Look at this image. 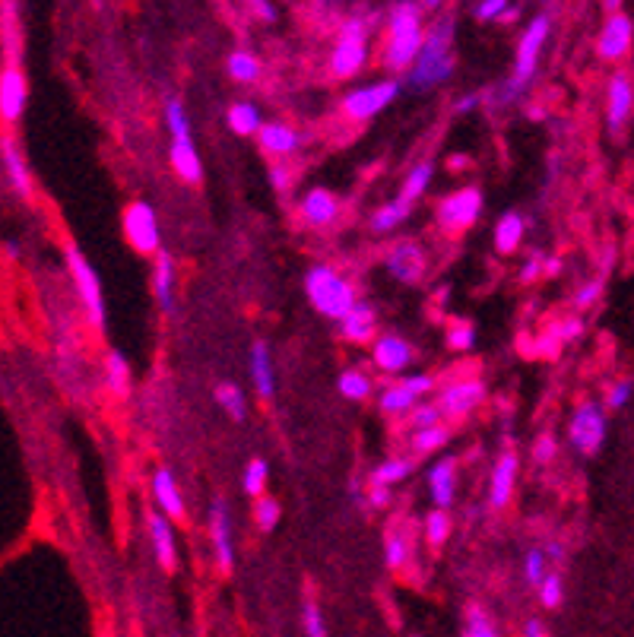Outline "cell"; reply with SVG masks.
I'll return each mask as SVG.
<instances>
[{"label":"cell","mask_w":634,"mask_h":637,"mask_svg":"<svg viewBox=\"0 0 634 637\" xmlns=\"http://www.w3.org/2000/svg\"><path fill=\"white\" fill-rule=\"evenodd\" d=\"M600 295H603V279H590V283H584L581 289H577L574 305H577V308H590Z\"/></svg>","instance_id":"obj_52"},{"label":"cell","mask_w":634,"mask_h":637,"mask_svg":"<svg viewBox=\"0 0 634 637\" xmlns=\"http://www.w3.org/2000/svg\"><path fill=\"white\" fill-rule=\"evenodd\" d=\"M0 48H4L7 67H20L23 23H20V4H16V0H4V4H0Z\"/></svg>","instance_id":"obj_16"},{"label":"cell","mask_w":634,"mask_h":637,"mask_svg":"<svg viewBox=\"0 0 634 637\" xmlns=\"http://www.w3.org/2000/svg\"><path fill=\"white\" fill-rule=\"evenodd\" d=\"M305 289H308V298L311 305L321 311L324 317H333V321H343V317L356 308V289H352V283H346V279L333 270V267H311L308 276H305Z\"/></svg>","instance_id":"obj_2"},{"label":"cell","mask_w":634,"mask_h":637,"mask_svg":"<svg viewBox=\"0 0 634 637\" xmlns=\"http://www.w3.org/2000/svg\"><path fill=\"white\" fill-rule=\"evenodd\" d=\"M631 111H634V83L628 73H612L606 86V124L612 134L625 130V124L631 121Z\"/></svg>","instance_id":"obj_14"},{"label":"cell","mask_w":634,"mask_h":637,"mask_svg":"<svg viewBox=\"0 0 634 637\" xmlns=\"http://www.w3.org/2000/svg\"><path fill=\"white\" fill-rule=\"evenodd\" d=\"M337 387H340L343 397H349V400H365L368 393H371V381H368V374H362V371H356V368L343 371V374H340V381H337Z\"/></svg>","instance_id":"obj_41"},{"label":"cell","mask_w":634,"mask_h":637,"mask_svg":"<svg viewBox=\"0 0 634 637\" xmlns=\"http://www.w3.org/2000/svg\"><path fill=\"white\" fill-rule=\"evenodd\" d=\"M67 257V270L73 276V283H77V292L83 298V308L89 314V321L96 324L99 330H105L108 321V311H105V295H102V283H99V273L92 270V264L83 257V251L77 245H67L64 251Z\"/></svg>","instance_id":"obj_5"},{"label":"cell","mask_w":634,"mask_h":637,"mask_svg":"<svg viewBox=\"0 0 634 637\" xmlns=\"http://www.w3.org/2000/svg\"><path fill=\"white\" fill-rule=\"evenodd\" d=\"M634 45V23L625 13H612L596 35V54L603 61H622Z\"/></svg>","instance_id":"obj_13"},{"label":"cell","mask_w":634,"mask_h":637,"mask_svg":"<svg viewBox=\"0 0 634 637\" xmlns=\"http://www.w3.org/2000/svg\"><path fill=\"white\" fill-rule=\"evenodd\" d=\"M302 625H305V637H327V625H324V615L317 603H305L302 609Z\"/></svg>","instance_id":"obj_48"},{"label":"cell","mask_w":634,"mask_h":637,"mask_svg":"<svg viewBox=\"0 0 634 637\" xmlns=\"http://www.w3.org/2000/svg\"><path fill=\"white\" fill-rule=\"evenodd\" d=\"M267 476H270L267 460H251L245 466V476H241V489H245V495H251V498H264Z\"/></svg>","instance_id":"obj_38"},{"label":"cell","mask_w":634,"mask_h":637,"mask_svg":"<svg viewBox=\"0 0 634 637\" xmlns=\"http://www.w3.org/2000/svg\"><path fill=\"white\" fill-rule=\"evenodd\" d=\"M149 536H153V546H156V558L165 571L175 568V536L169 520L159 517V514H149Z\"/></svg>","instance_id":"obj_28"},{"label":"cell","mask_w":634,"mask_h":637,"mask_svg":"<svg viewBox=\"0 0 634 637\" xmlns=\"http://www.w3.org/2000/svg\"><path fill=\"white\" fill-rule=\"evenodd\" d=\"M229 73L238 83H254L260 77V61L251 51H235L229 58Z\"/></svg>","instance_id":"obj_40"},{"label":"cell","mask_w":634,"mask_h":637,"mask_svg":"<svg viewBox=\"0 0 634 637\" xmlns=\"http://www.w3.org/2000/svg\"><path fill=\"white\" fill-rule=\"evenodd\" d=\"M124 235L140 254H159V219L156 210L143 200H134L124 210Z\"/></svg>","instance_id":"obj_9"},{"label":"cell","mask_w":634,"mask_h":637,"mask_svg":"<svg viewBox=\"0 0 634 637\" xmlns=\"http://www.w3.org/2000/svg\"><path fill=\"white\" fill-rule=\"evenodd\" d=\"M631 397H634V381H631V378L615 381V384L609 387V393H606L603 409H622V406H628Z\"/></svg>","instance_id":"obj_50"},{"label":"cell","mask_w":634,"mask_h":637,"mask_svg":"<svg viewBox=\"0 0 634 637\" xmlns=\"http://www.w3.org/2000/svg\"><path fill=\"white\" fill-rule=\"evenodd\" d=\"M390 498V489H384V485H371V492H368V501L375 504V508H384Z\"/></svg>","instance_id":"obj_59"},{"label":"cell","mask_w":634,"mask_h":637,"mask_svg":"<svg viewBox=\"0 0 634 637\" xmlns=\"http://www.w3.org/2000/svg\"><path fill=\"white\" fill-rule=\"evenodd\" d=\"M254 10H257L260 16H264V20H273V16H276V10H273L270 4H254Z\"/></svg>","instance_id":"obj_61"},{"label":"cell","mask_w":634,"mask_h":637,"mask_svg":"<svg viewBox=\"0 0 634 637\" xmlns=\"http://www.w3.org/2000/svg\"><path fill=\"white\" fill-rule=\"evenodd\" d=\"M251 378L264 400H270L276 393V378H273V362H270L267 343H254V349H251Z\"/></svg>","instance_id":"obj_25"},{"label":"cell","mask_w":634,"mask_h":637,"mask_svg":"<svg viewBox=\"0 0 634 637\" xmlns=\"http://www.w3.org/2000/svg\"><path fill=\"white\" fill-rule=\"evenodd\" d=\"M279 514H283V508H279V501L276 498H270V495H264L257 501V527L260 530H273L276 523H279Z\"/></svg>","instance_id":"obj_47"},{"label":"cell","mask_w":634,"mask_h":637,"mask_svg":"<svg viewBox=\"0 0 634 637\" xmlns=\"http://www.w3.org/2000/svg\"><path fill=\"white\" fill-rule=\"evenodd\" d=\"M165 121H169V130H172V165H175V172L184 181H200L203 165H200L197 146H194V137H191L188 115H184V105L178 99L165 102Z\"/></svg>","instance_id":"obj_4"},{"label":"cell","mask_w":634,"mask_h":637,"mask_svg":"<svg viewBox=\"0 0 634 637\" xmlns=\"http://www.w3.org/2000/svg\"><path fill=\"white\" fill-rule=\"evenodd\" d=\"M425 42V32L419 23V7L413 4H397L390 13V42H387V67L406 70L413 67Z\"/></svg>","instance_id":"obj_3"},{"label":"cell","mask_w":634,"mask_h":637,"mask_svg":"<svg viewBox=\"0 0 634 637\" xmlns=\"http://www.w3.org/2000/svg\"><path fill=\"white\" fill-rule=\"evenodd\" d=\"M473 343H476V327L470 321H454L451 330H447V346L454 352H466L473 349Z\"/></svg>","instance_id":"obj_42"},{"label":"cell","mask_w":634,"mask_h":637,"mask_svg":"<svg viewBox=\"0 0 634 637\" xmlns=\"http://www.w3.org/2000/svg\"><path fill=\"white\" fill-rule=\"evenodd\" d=\"M524 232H527V219L520 216V213H505V216L495 222V248L501 254H511L520 245Z\"/></svg>","instance_id":"obj_30"},{"label":"cell","mask_w":634,"mask_h":637,"mask_svg":"<svg viewBox=\"0 0 634 637\" xmlns=\"http://www.w3.org/2000/svg\"><path fill=\"white\" fill-rule=\"evenodd\" d=\"M428 489H432L438 511L451 508L454 495H457V460L454 457H444L432 466V473H428Z\"/></svg>","instance_id":"obj_20"},{"label":"cell","mask_w":634,"mask_h":637,"mask_svg":"<svg viewBox=\"0 0 634 637\" xmlns=\"http://www.w3.org/2000/svg\"><path fill=\"white\" fill-rule=\"evenodd\" d=\"M552 333L558 336V340H577V336L584 333V321H581V317H568V321L552 327Z\"/></svg>","instance_id":"obj_54"},{"label":"cell","mask_w":634,"mask_h":637,"mask_svg":"<svg viewBox=\"0 0 634 637\" xmlns=\"http://www.w3.org/2000/svg\"><path fill=\"white\" fill-rule=\"evenodd\" d=\"M482 216V191L476 187H463V191L441 200L438 206V222L444 232H463Z\"/></svg>","instance_id":"obj_11"},{"label":"cell","mask_w":634,"mask_h":637,"mask_svg":"<svg viewBox=\"0 0 634 637\" xmlns=\"http://www.w3.org/2000/svg\"><path fill=\"white\" fill-rule=\"evenodd\" d=\"M546 270H549V276H555L558 270H562V264H558V260L552 257V260H546ZM546 270H543V273H546Z\"/></svg>","instance_id":"obj_63"},{"label":"cell","mask_w":634,"mask_h":637,"mask_svg":"<svg viewBox=\"0 0 634 637\" xmlns=\"http://www.w3.org/2000/svg\"><path fill=\"white\" fill-rule=\"evenodd\" d=\"M273 187H276V191H286V187H289V168L286 165L273 168Z\"/></svg>","instance_id":"obj_60"},{"label":"cell","mask_w":634,"mask_h":637,"mask_svg":"<svg viewBox=\"0 0 634 637\" xmlns=\"http://www.w3.org/2000/svg\"><path fill=\"white\" fill-rule=\"evenodd\" d=\"M473 105H476V96H470V99H460V102H457V111H470Z\"/></svg>","instance_id":"obj_62"},{"label":"cell","mask_w":634,"mask_h":637,"mask_svg":"<svg viewBox=\"0 0 634 637\" xmlns=\"http://www.w3.org/2000/svg\"><path fill=\"white\" fill-rule=\"evenodd\" d=\"M508 0H482V4L473 7V13L479 16V20H498V16L508 13Z\"/></svg>","instance_id":"obj_53"},{"label":"cell","mask_w":634,"mask_h":637,"mask_svg":"<svg viewBox=\"0 0 634 637\" xmlns=\"http://www.w3.org/2000/svg\"><path fill=\"white\" fill-rule=\"evenodd\" d=\"M337 213H340V203L330 191H324V187H314L302 200V216L311 226H327V222L337 219Z\"/></svg>","instance_id":"obj_24"},{"label":"cell","mask_w":634,"mask_h":637,"mask_svg":"<svg viewBox=\"0 0 634 637\" xmlns=\"http://www.w3.org/2000/svg\"><path fill=\"white\" fill-rule=\"evenodd\" d=\"M549 29H552V20L546 13H539L536 20H530V26L524 29V35H520V45H517V64H514V80L505 86L511 99L517 89H524L533 77H536V64H539V54H543V45L549 39Z\"/></svg>","instance_id":"obj_6"},{"label":"cell","mask_w":634,"mask_h":637,"mask_svg":"<svg viewBox=\"0 0 634 637\" xmlns=\"http://www.w3.org/2000/svg\"><path fill=\"white\" fill-rule=\"evenodd\" d=\"M539 599H543L546 609H558L565 599V580L558 574H546V580L539 584Z\"/></svg>","instance_id":"obj_46"},{"label":"cell","mask_w":634,"mask_h":637,"mask_svg":"<svg viewBox=\"0 0 634 637\" xmlns=\"http://www.w3.org/2000/svg\"><path fill=\"white\" fill-rule=\"evenodd\" d=\"M29 105V80L23 67H4L0 70V121L16 124L26 115Z\"/></svg>","instance_id":"obj_12"},{"label":"cell","mask_w":634,"mask_h":637,"mask_svg":"<svg viewBox=\"0 0 634 637\" xmlns=\"http://www.w3.org/2000/svg\"><path fill=\"white\" fill-rule=\"evenodd\" d=\"M153 289L156 302L165 314H175V264L169 251L156 254V270H153Z\"/></svg>","instance_id":"obj_23"},{"label":"cell","mask_w":634,"mask_h":637,"mask_svg":"<svg viewBox=\"0 0 634 637\" xmlns=\"http://www.w3.org/2000/svg\"><path fill=\"white\" fill-rule=\"evenodd\" d=\"M210 536H213V549H216V561L222 571H232L235 565V546H232V514L229 504L216 498L210 508Z\"/></svg>","instance_id":"obj_15"},{"label":"cell","mask_w":634,"mask_h":637,"mask_svg":"<svg viewBox=\"0 0 634 637\" xmlns=\"http://www.w3.org/2000/svg\"><path fill=\"white\" fill-rule=\"evenodd\" d=\"M524 574H527V584L539 587L546 580V552L543 549H533L527 558H524Z\"/></svg>","instance_id":"obj_49"},{"label":"cell","mask_w":634,"mask_h":637,"mask_svg":"<svg viewBox=\"0 0 634 637\" xmlns=\"http://www.w3.org/2000/svg\"><path fill=\"white\" fill-rule=\"evenodd\" d=\"M216 403L229 412V416L235 419V422H241L248 416V406H245V393H241V387H235V384H219L216 387Z\"/></svg>","instance_id":"obj_35"},{"label":"cell","mask_w":634,"mask_h":637,"mask_svg":"<svg viewBox=\"0 0 634 637\" xmlns=\"http://www.w3.org/2000/svg\"><path fill=\"white\" fill-rule=\"evenodd\" d=\"M375 365L397 374L403 368L413 365V346H409L406 340H400V336H381V340L375 343Z\"/></svg>","instance_id":"obj_21"},{"label":"cell","mask_w":634,"mask_h":637,"mask_svg":"<svg viewBox=\"0 0 634 637\" xmlns=\"http://www.w3.org/2000/svg\"><path fill=\"white\" fill-rule=\"evenodd\" d=\"M387 270L394 273V279H400V283L416 286L425 276V251L416 241H400V245H394V251L387 254Z\"/></svg>","instance_id":"obj_17"},{"label":"cell","mask_w":634,"mask_h":637,"mask_svg":"<svg viewBox=\"0 0 634 637\" xmlns=\"http://www.w3.org/2000/svg\"><path fill=\"white\" fill-rule=\"evenodd\" d=\"M413 425H416V432H422V428H435L441 425V409L432 406V403H419L413 409Z\"/></svg>","instance_id":"obj_51"},{"label":"cell","mask_w":634,"mask_h":637,"mask_svg":"<svg viewBox=\"0 0 634 637\" xmlns=\"http://www.w3.org/2000/svg\"><path fill=\"white\" fill-rule=\"evenodd\" d=\"M454 23L451 20H438L432 29L425 32V42L422 51L413 64V86L428 89V86H438L451 77V67H454Z\"/></svg>","instance_id":"obj_1"},{"label":"cell","mask_w":634,"mask_h":637,"mask_svg":"<svg viewBox=\"0 0 634 637\" xmlns=\"http://www.w3.org/2000/svg\"><path fill=\"white\" fill-rule=\"evenodd\" d=\"M451 536V520H447L444 511H432L425 517V539L432 546H444V539Z\"/></svg>","instance_id":"obj_43"},{"label":"cell","mask_w":634,"mask_h":637,"mask_svg":"<svg viewBox=\"0 0 634 637\" xmlns=\"http://www.w3.org/2000/svg\"><path fill=\"white\" fill-rule=\"evenodd\" d=\"M403 387H409V390H413L416 393V397H422V393H428V390H432V374H413V378H406V381H400Z\"/></svg>","instance_id":"obj_56"},{"label":"cell","mask_w":634,"mask_h":637,"mask_svg":"<svg viewBox=\"0 0 634 637\" xmlns=\"http://www.w3.org/2000/svg\"><path fill=\"white\" fill-rule=\"evenodd\" d=\"M384 558H387V565L390 568H403L406 565V558H409V542H406V536L400 533V530H394L387 536V542H384Z\"/></svg>","instance_id":"obj_45"},{"label":"cell","mask_w":634,"mask_h":637,"mask_svg":"<svg viewBox=\"0 0 634 637\" xmlns=\"http://www.w3.org/2000/svg\"><path fill=\"white\" fill-rule=\"evenodd\" d=\"M520 634H524V637H552L549 628H546L543 622H539V618H530V622L524 625V631H520Z\"/></svg>","instance_id":"obj_58"},{"label":"cell","mask_w":634,"mask_h":637,"mask_svg":"<svg viewBox=\"0 0 634 637\" xmlns=\"http://www.w3.org/2000/svg\"><path fill=\"white\" fill-rule=\"evenodd\" d=\"M419 406V397L409 387L397 384V387H387L381 393V409L384 412H394V416H400V412H413Z\"/></svg>","instance_id":"obj_33"},{"label":"cell","mask_w":634,"mask_h":637,"mask_svg":"<svg viewBox=\"0 0 634 637\" xmlns=\"http://www.w3.org/2000/svg\"><path fill=\"white\" fill-rule=\"evenodd\" d=\"M482 400H486V384L482 381H460V384L444 387L438 409H441V416H466V412L476 409Z\"/></svg>","instance_id":"obj_18"},{"label":"cell","mask_w":634,"mask_h":637,"mask_svg":"<svg viewBox=\"0 0 634 637\" xmlns=\"http://www.w3.org/2000/svg\"><path fill=\"white\" fill-rule=\"evenodd\" d=\"M568 441L577 454L593 457L596 451L603 447L606 441V409L603 403L587 400L571 412V422H568Z\"/></svg>","instance_id":"obj_7"},{"label":"cell","mask_w":634,"mask_h":637,"mask_svg":"<svg viewBox=\"0 0 634 637\" xmlns=\"http://www.w3.org/2000/svg\"><path fill=\"white\" fill-rule=\"evenodd\" d=\"M409 210H413V206H406V203H400V200L387 203V206H381V210H378L375 216H371V229H375V232H390V229H397L400 222H406Z\"/></svg>","instance_id":"obj_37"},{"label":"cell","mask_w":634,"mask_h":637,"mask_svg":"<svg viewBox=\"0 0 634 637\" xmlns=\"http://www.w3.org/2000/svg\"><path fill=\"white\" fill-rule=\"evenodd\" d=\"M397 92H400L397 80H381V83L362 86V89L349 92V96L343 99V111H346V118H352V121H368V118L381 115V111L397 99Z\"/></svg>","instance_id":"obj_10"},{"label":"cell","mask_w":634,"mask_h":637,"mask_svg":"<svg viewBox=\"0 0 634 637\" xmlns=\"http://www.w3.org/2000/svg\"><path fill=\"white\" fill-rule=\"evenodd\" d=\"M229 127L241 137L260 134V127H264V115H260V108L254 102H235L229 108Z\"/></svg>","instance_id":"obj_31"},{"label":"cell","mask_w":634,"mask_h":637,"mask_svg":"<svg viewBox=\"0 0 634 637\" xmlns=\"http://www.w3.org/2000/svg\"><path fill=\"white\" fill-rule=\"evenodd\" d=\"M368 58V35H365V23L362 20H349L340 29V42L333 48V58L330 67L337 77H352V73H359L362 64Z\"/></svg>","instance_id":"obj_8"},{"label":"cell","mask_w":634,"mask_h":637,"mask_svg":"<svg viewBox=\"0 0 634 637\" xmlns=\"http://www.w3.org/2000/svg\"><path fill=\"white\" fill-rule=\"evenodd\" d=\"M533 457L536 463H549L555 457V438L552 435H543L536 444H533Z\"/></svg>","instance_id":"obj_55"},{"label":"cell","mask_w":634,"mask_h":637,"mask_svg":"<svg viewBox=\"0 0 634 637\" xmlns=\"http://www.w3.org/2000/svg\"><path fill=\"white\" fill-rule=\"evenodd\" d=\"M539 270H546V260H543V254H530V260H527V267H524V283H533V279L539 276Z\"/></svg>","instance_id":"obj_57"},{"label":"cell","mask_w":634,"mask_h":637,"mask_svg":"<svg viewBox=\"0 0 634 637\" xmlns=\"http://www.w3.org/2000/svg\"><path fill=\"white\" fill-rule=\"evenodd\" d=\"M105 371H108V387L118 393V397H124V393L130 390V365L121 352H108L105 359Z\"/></svg>","instance_id":"obj_34"},{"label":"cell","mask_w":634,"mask_h":637,"mask_svg":"<svg viewBox=\"0 0 634 637\" xmlns=\"http://www.w3.org/2000/svg\"><path fill=\"white\" fill-rule=\"evenodd\" d=\"M153 495L159 501V508L165 511V517H181L184 514V501H181V492H178V482H175L172 470H159L153 476Z\"/></svg>","instance_id":"obj_26"},{"label":"cell","mask_w":634,"mask_h":637,"mask_svg":"<svg viewBox=\"0 0 634 637\" xmlns=\"http://www.w3.org/2000/svg\"><path fill=\"white\" fill-rule=\"evenodd\" d=\"M447 441V428L435 425V428H422V432L413 435V451L416 454H428V451H438V447Z\"/></svg>","instance_id":"obj_44"},{"label":"cell","mask_w":634,"mask_h":637,"mask_svg":"<svg viewBox=\"0 0 634 637\" xmlns=\"http://www.w3.org/2000/svg\"><path fill=\"white\" fill-rule=\"evenodd\" d=\"M514 476H517V457L508 451V454H501L498 463H495V470H492V482H489V501H492V508H505L511 492H514Z\"/></svg>","instance_id":"obj_22"},{"label":"cell","mask_w":634,"mask_h":637,"mask_svg":"<svg viewBox=\"0 0 634 637\" xmlns=\"http://www.w3.org/2000/svg\"><path fill=\"white\" fill-rule=\"evenodd\" d=\"M0 159H4V168H7V178L13 184V191L20 194L23 200H32V172L29 165L20 153V146H16V140L10 134L0 137Z\"/></svg>","instance_id":"obj_19"},{"label":"cell","mask_w":634,"mask_h":637,"mask_svg":"<svg viewBox=\"0 0 634 637\" xmlns=\"http://www.w3.org/2000/svg\"><path fill=\"white\" fill-rule=\"evenodd\" d=\"M340 327H343V336L346 340H352V343H368L371 336H375V311H371L368 305H356L352 308L343 321H340Z\"/></svg>","instance_id":"obj_29"},{"label":"cell","mask_w":634,"mask_h":637,"mask_svg":"<svg viewBox=\"0 0 634 637\" xmlns=\"http://www.w3.org/2000/svg\"><path fill=\"white\" fill-rule=\"evenodd\" d=\"M257 137H260V146L273 156H289L298 149V143H302V137H298L295 130L286 127V124H264Z\"/></svg>","instance_id":"obj_27"},{"label":"cell","mask_w":634,"mask_h":637,"mask_svg":"<svg viewBox=\"0 0 634 637\" xmlns=\"http://www.w3.org/2000/svg\"><path fill=\"white\" fill-rule=\"evenodd\" d=\"M432 175H435V165L432 162H422V165H416L413 172L406 175V181H403V187H400V203H406V206H413L416 203V197H422L425 191H428V184H432Z\"/></svg>","instance_id":"obj_32"},{"label":"cell","mask_w":634,"mask_h":637,"mask_svg":"<svg viewBox=\"0 0 634 637\" xmlns=\"http://www.w3.org/2000/svg\"><path fill=\"white\" fill-rule=\"evenodd\" d=\"M409 473H413V463L403 460V457H394V460H387L381 463L375 473H371V485H384V489H390L394 482H403Z\"/></svg>","instance_id":"obj_36"},{"label":"cell","mask_w":634,"mask_h":637,"mask_svg":"<svg viewBox=\"0 0 634 637\" xmlns=\"http://www.w3.org/2000/svg\"><path fill=\"white\" fill-rule=\"evenodd\" d=\"M463 637H501L495 622L489 618V612L482 606H470L466 609V628H463Z\"/></svg>","instance_id":"obj_39"}]
</instances>
